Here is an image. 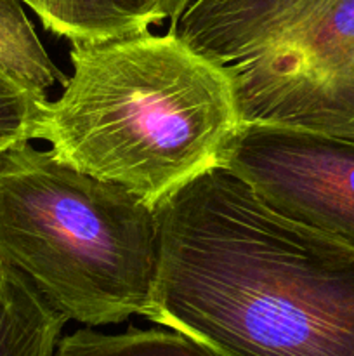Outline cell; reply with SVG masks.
I'll return each instance as SVG.
<instances>
[{
  "mask_svg": "<svg viewBox=\"0 0 354 356\" xmlns=\"http://www.w3.org/2000/svg\"><path fill=\"white\" fill-rule=\"evenodd\" d=\"M144 318L221 356H354V249L280 214L224 167L155 209Z\"/></svg>",
  "mask_w": 354,
  "mask_h": 356,
  "instance_id": "cell-1",
  "label": "cell"
},
{
  "mask_svg": "<svg viewBox=\"0 0 354 356\" xmlns=\"http://www.w3.org/2000/svg\"><path fill=\"white\" fill-rule=\"evenodd\" d=\"M73 73L40 104L33 139L151 209L224 165L243 120L224 66L174 31L71 42Z\"/></svg>",
  "mask_w": 354,
  "mask_h": 356,
  "instance_id": "cell-2",
  "label": "cell"
},
{
  "mask_svg": "<svg viewBox=\"0 0 354 356\" xmlns=\"http://www.w3.org/2000/svg\"><path fill=\"white\" fill-rule=\"evenodd\" d=\"M0 261L68 322L144 316L158 266L155 209L17 141L0 153Z\"/></svg>",
  "mask_w": 354,
  "mask_h": 356,
  "instance_id": "cell-3",
  "label": "cell"
},
{
  "mask_svg": "<svg viewBox=\"0 0 354 356\" xmlns=\"http://www.w3.org/2000/svg\"><path fill=\"white\" fill-rule=\"evenodd\" d=\"M169 31L228 70L243 124L354 139V0H193Z\"/></svg>",
  "mask_w": 354,
  "mask_h": 356,
  "instance_id": "cell-4",
  "label": "cell"
},
{
  "mask_svg": "<svg viewBox=\"0 0 354 356\" xmlns=\"http://www.w3.org/2000/svg\"><path fill=\"white\" fill-rule=\"evenodd\" d=\"M222 167L280 214L354 249V139L243 124Z\"/></svg>",
  "mask_w": 354,
  "mask_h": 356,
  "instance_id": "cell-5",
  "label": "cell"
},
{
  "mask_svg": "<svg viewBox=\"0 0 354 356\" xmlns=\"http://www.w3.org/2000/svg\"><path fill=\"white\" fill-rule=\"evenodd\" d=\"M42 26L71 42H108L146 33L172 16L174 0H19Z\"/></svg>",
  "mask_w": 354,
  "mask_h": 356,
  "instance_id": "cell-6",
  "label": "cell"
},
{
  "mask_svg": "<svg viewBox=\"0 0 354 356\" xmlns=\"http://www.w3.org/2000/svg\"><path fill=\"white\" fill-rule=\"evenodd\" d=\"M68 320L0 261V356H51Z\"/></svg>",
  "mask_w": 354,
  "mask_h": 356,
  "instance_id": "cell-7",
  "label": "cell"
},
{
  "mask_svg": "<svg viewBox=\"0 0 354 356\" xmlns=\"http://www.w3.org/2000/svg\"><path fill=\"white\" fill-rule=\"evenodd\" d=\"M0 70L37 99H47V90L68 79L49 58L19 0H0Z\"/></svg>",
  "mask_w": 354,
  "mask_h": 356,
  "instance_id": "cell-8",
  "label": "cell"
},
{
  "mask_svg": "<svg viewBox=\"0 0 354 356\" xmlns=\"http://www.w3.org/2000/svg\"><path fill=\"white\" fill-rule=\"evenodd\" d=\"M51 356H221L177 330L135 329L120 334L83 327L59 337Z\"/></svg>",
  "mask_w": 354,
  "mask_h": 356,
  "instance_id": "cell-9",
  "label": "cell"
},
{
  "mask_svg": "<svg viewBox=\"0 0 354 356\" xmlns=\"http://www.w3.org/2000/svg\"><path fill=\"white\" fill-rule=\"evenodd\" d=\"M44 101L30 96L0 70V143L33 141L35 120Z\"/></svg>",
  "mask_w": 354,
  "mask_h": 356,
  "instance_id": "cell-10",
  "label": "cell"
},
{
  "mask_svg": "<svg viewBox=\"0 0 354 356\" xmlns=\"http://www.w3.org/2000/svg\"><path fill=\"white\" fill-rule=\"evenodd\" d=\"M193 2V0H174V6H172V16H170L169 19V28H172L174 24L177 23V19L180 17V14L186 10V7L189 6V3Z\"/></svg>",
  "mask_w": 354,
  "mask_h": 356,
  "instance_id": "cell-11",
  "label": "cell"
},
{
  "mask_svg": "<svg viewBox=\"0 0 354 356\" xmlns=\"http://www.w3.org/2000/svg\"><path fill=\"white\" fill-rule=\"evenodd\" d=\"M9 146L10 145H7V143H0V153H2L6 148H9Z\"/></svg>",
  "mask_w": 354,
  "mask_h": 356,
  "instance_id": "cell-12",
  "label": "cell"
}]
</instances>
